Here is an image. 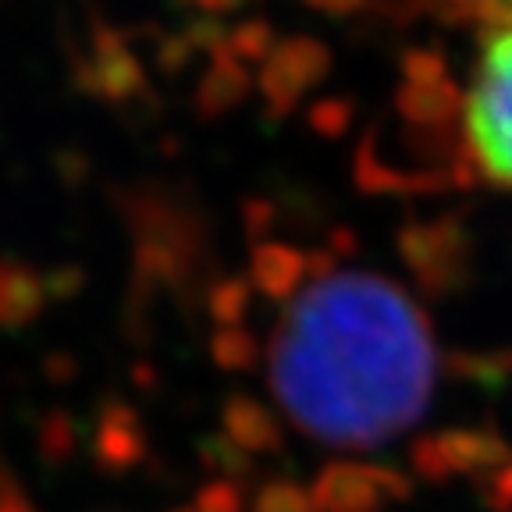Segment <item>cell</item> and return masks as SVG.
<instances>
[{"label": "cell", "mask_w": 512, "mask_h": 512, "mask_svg": "<svg viewBox=\"0 0 512 512\" xmlns=\"http://www.w3.org/2000/svg\"><path fill=\"white\" fill-rule=\"evenodd\" d=\"M438 352L424 313L377 274H317L281 317L271 388L288 420L338 448L392 441L424 416Z\"/></svg>", "instance_id": "cell-1"}, {"label": "cell", "mask_w": 512, "mask_h": 512, "mask_svg": "<svg viewBox=\"0 0 512 512\" xmlns=\"http://www.w3.org/2000/svg\"><path fill=\"white\" fill-rule=\"evenodd\" d=\"M459 111L470 168L484 182L512 192V18L491 22Z\"/></svg>", "instance_id": "cell-2"}, {"label": "cell", "mask_w": 512, "mask_h": 512, "mask_svg": "<svg viewBox=\"0 0 512 512\" xmlns=\"http://www.w3.org/2000/svg\"><path fill=\"white\" fill-rule=\"evenodd\" d=\"M310 495L317 512H381L406 495V480L388 466L342 459L320 470Z\"/></svg>", "instance_id": "cell-3"}, {"label": "cell", "mask_w": 512, "mask_h": 512, "mask_svg": "<svg viewBox=\"0 0 512 512\" xmlns=\"http://www.w3.org/2000/svg\"><path fill=\"white\" fill-rule=\"evenodd\" d=\"M498 456H502V445L495 438H488L484 431H456V434H438V438H424L416 445L413 463L427 477L445 480V477H463V473L488 470Z\"/></svg>", "instance_id": "cell-4"}, {"label": "cell", "mask_w": 512, "mask_h": 512, "mask_svg": "<svg viewBox=\"0 0 512 512\" xmlns=\"http://www.w3.org/2000/svg\"><path fill=\"white\" fill-rule=\"evenodd\" d=\"M310 271H313V264L299 249L285 246V242H264V246L253 253L249 278H253V288L260 296L292 299L299 288L306 285V274Z\"/></svg>", "instance_id": "cell-5"}, {"label": "cell", "mask_w": 512, "mask_h": 512, "mask_svg": "<svg viewBox=\"0 0 512 512\" xmlns=\"http://www.w3.org/2000/svg\"><path fill=\"white\" fill-rule=\"evenodd\" d=\"M313 64H324V50H320L317 43L292 40L288 47H281V54H274L271 64H267V75H264L267 96H274L278 107H288L306 86H310V82L299 79L296 72H303L313 79Z\"/></svg>", "instance_id": "cell-6"}, {"label": "cell", "mask_w": 512, "mask_h": 512, "mask_svg": "<svg viewBox=\"0 0 512 512\" xmlns=\"http://www.w3.org/2000/svg\"><path fill=\"white\" fill-rule=\"evenodd\" d=\"M224 431L246 452H271L281 441V427L271 413H267L260 402L253 399H232L224 409Z\"/></svg>", "instance_id": "cell-7"}, {"label": "cell", "mask_w": 512, "mask_h": 512, "mask_svg": "<svg viewBox=\"0 0 512 512\" xmlns=\"http://www.w3.org/2000/svg\"><path fill=\"white\" fill-rule=\"evenodd\" d=\"M256 512H317V505L306 488H299L292 480H278L256 498Z\"/></svg>", "instance_id": "cell-8"}, {"label": "cell", "mask_w": 512, "mask_h": 512, "mask_svg": "<svg viewBox=\"0 0 512 512\" xmlns=\"http://www.w3.org/2000/svg\"><path fill=\"white\" fill-rule=\"evenodd\" d=\"M214 352L228 370H242L256 360V342L242 328H221L217 331Z\"/></svg>", "instance_id": "cell-9"}, {"label": "cell", "mask_w": 512, "mask_h": 512, "mask_svg": "<svg viewBox=\"0 0 512 512\" xmlns=\"http://www.w3.org/2000/svg\"><path fill=\"white\" fill-rule=\"evenodd\" d=\"M0 512H32L25 502H18V498H0Z\"/></svg>", "instance_id": "cell-10"}]
</instances>
